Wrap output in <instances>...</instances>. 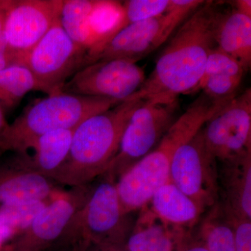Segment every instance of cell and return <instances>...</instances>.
<instances>
[{"label":"cell","instance_id":"cell-22","mask_svg":"<svg viewBox=\"0 0 251 251\" xmlns=\"http://www.w3.org/2000/svg\"><path fill=\"white\" fill-rule=\"evenodd\" d=\"M31 91H39V86L30 71L21 64H13L0 71V105L11 110Z\"/></svg>","mask_w":251,"mask_h":251},{"label":"cell","instance_id":"cell-14","mask_svg":"<svg viewBox=\"0 0 251 251\" xmlns=\"http://www.w3.org/2000/svg\"><path fill=\"white\" fill-rule=\"evenodd\" d=\"M14 153L0 163V206L26 201H47L60 192L59 185Z\"/></svg>","mask_w":251,"mask_h":251},{"label":"cell","instance_id":"cell-12","mask_svg":"<svg viewBox=\"0 0 251 251\" xmlns=\"http://www.w3.org/2000/svg\"><path fill=\"white\" fill-rule=\"evenodd\" d=\"M63 0H10L3 36L13 64L31 50L60 16Z\"/></svg>","mask_w":251,"mask_h":251},{"label":"cell","instance_id":"cell-10","mask_svg":"<svg viewBox=\"0 0 251 251\" xmlns=\"http://www.w3.org/2000/svg\"><path fill=\"white\" fill-rule=\"evenodd\" d=\"M202 132L206 148L218 162L251 154V89L216 112Z\"/></svg>","mask_w":251,"mask_h":251},{"label":"cell","instance_id":"cell-13","mask_svg":"<svg viewBox=\"0 0 251 251\" xmlns=\"http://www.w3.org/2000/svg\"><path fill=\"white\" fill-rule=\"evenodd\" d=\"M92 184L69 188L52 198L30 226L6 245L18 251H49L73 218L83 208Z\"/></svg>","mask_w":251,"mask_h":251},{"label":"cell","instance_id":"cell-2","mask_svg":"<svg viewBox=\"0 0 251 251\" xmlns=\"http://www.w3.org/2000/svg\"><path fill=\"white\" fill-rule=\"evenodd\" d=\"M224 103L202 93L166 132L158 146L135 163L116 181L119 199L124 210L131 214L149 204L153 195L169 181L175 151L191 139Z\"/></svg>","mask_w":251,"mask_h":251},{"label":"cell","instance_id":"cell-19","mask_svg":"<svg viewBox=\"0 0 251 251\" xmlns=\"http://www.w3.org/2000/svg\"><path fill=\"white\" fill-rule=\"evenodd\" d=\"M214 37L216 47L237 59L247 72L251 64V18L235 9L222 12Z\"/></svg>","mask_w":251,"mask_h":251},{"label":"cell","instance_id":"cell-3","mask_svg":"<svg viewBox=\"0 0 251 251\" xmlns=\"http://www.w3.org/2000/svg\"><path fill=\"white\" fill-rule=\"evenodd\" d=\"M144 103L126 100L87 119L75 128L69 154L53 177L69 188L93 183L108 170L116 156L132 114Z\"/></svg>","mask_w":251,"mask_h":251},{"label":"cell","instance_id":"cell-9","mask_svg":"<svg viewBox=\"0 0 251 251\" xmlns=\"http://www.w3.org/2000/svg\"><path fill=\"white\" fill-rule=\"evenodd\" d=\"M99 179L79 213L82 234L87 242L125 246L134 223L120 203L116 181L107 175Z\"/></svg>","mask_w":251,"mask_h":251},{"label":"cell","instance_id":"cell-34","mask_svg":"<svg viewBox=\"0 0 251 251\" xmlns=\"http://www.w3.org/2000/svg\"><path fill=\"white\" fill-rule=\"evenodd\" d=\"M0 153H1V151H0Z\"/></svg>","mask_w":251,"mask_h":251},{"label":"cell","instance_id":"cell-11","mask_svg":"<svg viewBox=\"0 0 251 251\" xmlns=\"http://www.w3.org/2000/svg\"><path fill=\"white\" fill-rule=\"evenodd\" d=\"M146 77L137 63L121 59L98 61L75 73L62 92L125 101L139 90Z\"/></svg>","mask_w":251,"mask_h":251},{"label":"cell","instance_id":"cell-6","mask_svg":"<svg viewBox=\"0 0 251 251\" xmlns=\"http://www.w3.org/2000/svg\"><path fill=\"white\" fill-rule=\"evenodd\" d=\"M87 50L69 37L59 17L16 64L27 67L36 79L39 92L50 96L62 92L67 81L87 65Z\"/></svg>","mask_w":251,"mask_h":251},{"label":"cell","instance_id":"cell-1","mask_svg":"<svg viewBox=\"0 0 251 251\" xmlns=\"http://www.w3.org/2000/svg\"><path fill=\"white\" fill-rule=\"evenodd\" d=\"M219 6L205 1L180 25L153 72L127 100L171 104L181 94L197 92L209 54L216 47V25L222 14Z\"/></svg>","mask_w":251,"mask_h":251},{"label":"cell","instance_id":"cell-30","mask_svg":"<svg viewBox=\"0 0 251 251\" xmlns=\"http://www.w3.org/2000/svg\"><path fill=\"white\" fill-rule=\"evenodd\" d=\"M10 0H0V36L2 34L5 14Z\"/></svg>","mask_w":251,"mask_h":251},{"label":"cell","instance_id":"cell-21","mask_svg":"<svg viewBox=\"0 0 251 251\" xmlns=\"http://www.w3.org/2000/svg\"><path fill=\"white\" fill-rule=\"evenodd\" d=\"M95 0H63L60 20L62 27L77 45L87 50L93 44L90 17Z\"/></svg>","mask_w":251,"mask_h":251},{"label":"cell","instance_id":"cell-31","mask_svg":"<svg viewBox=\"0 0 251 251\" xmlns=\"http://www.w3.org/2000/svg\"><path fill=\"white\" fill-rule=\"evenodd\" d=\"M13 65L12 57L7 52L0 53V71Z\"/></svg>","mask_w":251,"mask_h":251},{"label":"cell","instance_id":"cell-26","mask_svg":"<svg viewBox=\"0 0 251 251\" xmlns=\"http://www.w3.org/2000/svg\"><path fill=\"white\" fill-rule=\"evenodd\" d=\"M224 209L233 227L235 251H251V220L238 217Z\"/></svg>","mask_w":251,"mask_h":251},{"label":"cell","instance_id":"cell-5","mask_svg":"<svg viewBox=\"0 0 251 251\" xmlns=\"http://www.w3.org/2000/svg\"><path fill=\"white\" fill-rule=\"evenodd\" d=\"M204 1L172 0L171 9L166 14L133 23L119 31L94 56L90 64L112 59L138 62L168 41Z\"/></svg>","mask_w":251,"mask_h":251},{"label":"cell","instance_id":"cell-16","mask_svg":"<svg viewBox=\"0 0 251 251\" xmlns=\"http://www.w3.org/2000/svg\"><path fill=\"white\" fill-rule=\"evenodd\" d=\"M191 233L166 224L147 204L140 209L125 248L127 251H176Z\"/></svg>","mask_w":251,"mask_h":251},{"label":"cell","instance_id":"cell-33","mask_svg":"<svg viewBox=\"0 0 251 251\" xmlns=\"http://www.w3.org/2000/svg\"><path fill=\"white\" fill-rule=\"evenodd\" d=\"M0 251H18L15 250L14 249H13V248L9 247V245H6V246H4V247L1 248V249H0Z\"/></svg>","mask_w":251,"mask_h":251},{"label":"cell","instance_id":"cell-20","mask_svg":"<svg viewBox=\"0 0 251 251\" xmlns=\"http://www.w3.org/2000/svg\"><path fill=\"white\" fill-rule=\"evenodd\" d=\"M200 220L196 236L208 251H235L233 227L219 201Z\"/></svg>","mask_w":251,"mask_h":251},{"label":"cell","instance_id":"cell-24","mask_svg":"<svg viewBox=\"0 0 251 251\" xmlns=\"http://www.w3.org/2000/svg\"><path fill=\"white\" fill-rule=\"evenodd\" d=\"M242 79L232 75H212L201 81L197 91L202 90L208 98L216 101H229L239 94Z\"/></svg>","mask_w":251,"mask_h":251},{"label":"cell","instance_id":"cell-25","mask_svg":"<svg viewBox=\"0 0 251 251\" xmlns=\"http://www.w3.org/2000/svg\"><path fill=\"white\" fill-rule=\"evenodd\" d=\"M246 72L247 71L240 62L216 46L211 50L209 54L201 81L212 75H226L244 77Z\"/></svg>","mask_w":251,"mask_h":251},{"label":"cell","instance_id":"cell-23","mask_svg":"<svg viewBox=\"0 0 251 251\" xmlns=\"http://www.w3.org/2000/svg\"><path fill=\"white\" fill-rule=\"evenodd\" d=\"M172 0H127L122 3L125 27L133 23L157 17L171 9Z\"/></svg>","mask_w":251,"mask_h":251},{"label":"cell","instance_id":"cell-17","mask_svg":"<svg viewBox=\"0 0 251 251\" xmlns=\"http://www.w3.org/2000/svg\"><path fill=\"white\" fill-rule=\"evenodd\" d=\"M148 205L166 224L188 232L192 231L204 213L170 181L157 190Z\"/></svg>","mask_w":251,"mask_h":251},{"label":"cell","instance_id":"cell-29","mask_svg":"<svg viewBox=\"0 0 251 251\" xmlns=\"http://www.w3.org/2000/svg\"><path fill=\"white\" fill-rule=\"evenodd\" d=\"M234 9L239 14L251 18V0H237V1H235Z\"/></svg>","mask_w":251,"mask_h":251},{"label":"cell","instance_id":"cell-27","mask_svg":"<svg viewBox=\"0 0 251 251\" xmlns=\"http://www.w3.org/2000/svg\"><path fill=\"white\" fill-rule=\"evenodd\" d=\"M79 251H127L125 246L88 242Z\"/></svg>","mask_w":251,"mask_h":251},{"label":"cell","instance_id":"cell-28","mask_svg":"<svg viewBox=\"0 0 251 251\" xmlns=\"http://www.w3.org/2000/svg\"><path fill=\"white\" fill-rule=\"evenodd\" d=\"M176 251H208L203 243L197 236L193 237L192 233L186 238Z\"/></svg>","mask_w":251,"mask_h":251},{"label":"cell","instance_id":"cell-18","mask_svg":"<svg viewBox=\"0 0 251 251\" xmlns=\"http://www.w3.org/2000/svg\"><path fill=\"white\" fill-rule=\"evenodd\" d=\"M74 130H57L42 135L25 152L18 154L24 157L35 171L53 180L67 159Z\"/></svg>","mask_w":251,"mask_h":251},{"label":"cell","instance_id":"cell-7","mask_svg":"<svg viewBox=\"0 0 251 251\" xmlns=\"http://www.w3.org/2000/svg\"><path fill=\"white\" fill-rule=\"evenodd\" d=\"M178 101L171 104L145 102L132 114L120 148L107 171L115 181L127 169L158 146L177 119Z\"/></svg>","mask_w":251,"mask_h":251},{"label":"cell","instance_id":"cell-32","mask_svg":"<svg viewBox=\"0 0 251 251\" xmlns=\"http://www.w3.org/2000/svg\"><path fill=\"white\" fill-rule=\"evenodd\" d=\"M9 124L6 120L5 117V111L2 107L0 105V136L4 133L5 129L7 128Z\"/></svg>","mask_w":251,"mask_h":251},{"label":"cell","instance_id":"cell-15","mask_svg":"<svg viewBox=\"0 0 251 251\" xmlns=\"http://www.w3.org/2000/svg\"><path fill=\"white\" fill-rule=\"evenodd\" d=\"M219 202L226 211L251 220V154L218 162Z\"/></svg>","mask_w":251,"mask_h":251},{"label":"cell","instance_id":"cell-4","mask_svg":"<svg viewBox=\"0 0 251 251\" xmlns=\"http://www.w3.org/2000/svg\"><path fill=\"white\" fill-rule=\"evenodd\" d=\"M121 100L60 92L29 104L0 136V151L23 153L41 135L75 129L87 119Z\"/></svg>","mask_w":251,"mask_h":251},{"label":"cell","instance_id":"cell-8","mask_svg":"<svg viewBox=\"0 0 251 251\" xmlns=\"http://www.w3.org/2000/svg\"><path fill=\"white\" fill-rule=\"evenodd\" d=\"M202 128L175 151L169 181L204 212L219 201V184L218 161L206 148Z\"/></svg>","mask_w":251,"mask_h":251}]
</instances>
